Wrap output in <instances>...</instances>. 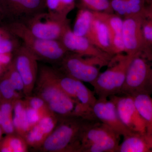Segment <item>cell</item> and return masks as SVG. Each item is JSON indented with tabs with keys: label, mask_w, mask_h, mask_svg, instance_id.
Instances as JSON below:
<instances>
[{
	"label": "cell",
	"mask_w": 152,
	"mask_h": 152,
	"mask_svg": "<svg viewBox=\"0 0 152 152\" xmlns=\"http://www.w3.org/2000/svg\"><path fill=\"white\" fill-rule=\"evenodd\" d=\"M93 121L74 115L58 117L56 127L38 149L42 152H80L82 133Z\"/></svg>",
	"instance_id": "cell-1"
},
{
	"label": "cell",
	"mask_w": 152,
	"mask_h": 152,
	"mask_svg": "<svg viewBox=\"0 0 152 152\" xmlns=\"http://www.w3.org/2000/svg\"><path fill=\"white\" fill-rule=\"evenodd\" d=\"M33 95L42 99L49 110L58 117L72 115L76 104L79 102L60 88L50 72L49 66L39 68Z\"/></svg>",
	"instance_id": "cell-2"
},
{
	"label": "cell",
	"mask_w": 152,
	"mask_h": 152,
	"mask_svg": "<svg viewBox=\"0 0 152 152\" xmlns=\"http://www.w3.org/2000/svg\"><path fill=\"white\" fill-rule=\"evenodd\" d=\"M39 60L60 64L69 51L60 40H47L35 36L20 21H12L5 26Z\"/></svg>",
	"instance_id": "cell-3"
},
{
	"label": "cell",
	"mask_w": 152,
	"mask_h": 152,
	"mask_svg": "<svg viewBox=\"0 0 152 152\" xmlns=\"http://www.w3.org/2000/svg\"><path fill=\"white\" fill-rule=\"evenodd\" d=\"M134 57L123 53L112 58L108 65V69L100 73L91 85L98 98H108L119 94L128 68Z\"/></svg>",
	"instance_id": "cell-4"
},
{
	"label": "cell",
	"mask_w": 152,
	"mask_h": 152,
	"mask_svg": "<svg viewBox=\"0 0 152 152\" xmlns=\"http://www.w3.org/2000/svg\"><path fill=\"white\" fill-rule=\"evenodd\" d=\"M120 137L99 121H93L82 133L80 152H118Z\"/></svg>",
	"instance_id": "cell-5"
},
{
	"label": "cell",
	"mask_w": 152,
	"mask_h": 152,
	"mask_svg": "<svg viewBox=\"0 0 152 152\" xmlns=\"http://www.w3.org/2000/svg\"><path fill=\"white\" fill-rule=\"evenodd\" d=\"M140 94H152V59L143 55L133 58L120 94L133 96Z\"/></svg>",
	"instance_id": "cell-6"
},
{
	"label": "cell",
	"mask_w": 152,
	"mask_h": 152,
	"mask_svg": "<svg viewBox=\"0 0 152 152\" xmlns=\"http://www.w3.org/2000/svg\"><path fill=\"white\" fill-rule=\"evenodd\" d=\"M109 62L98 57L85 56L69 52L60 64L61 70L68 75L91 85L100 73V69Z\"/></svg>",
	"instance_id": "cell-7"
},
{
	"label": "cell",
	"mask_w": 152,
	"mask_h": 152,
	"mask_svg": "<svg viewBox=\"0 0 152 152\" xmlns=\"http://www.w3.org/2000/svg\"><path fill=\"white\" fill-rule=\"evenodd\" d=\"M20 22L38 37L56 40H59L64 30L69 25L68 19L60 18L45 11Z\"/></svg>",
	"instance_id": "cell-8"
},
{
	"label": "cell",
	"mask_w": 152,
	"mask_h": 152,
	"mask_svg": "<svg viewBox=\"0 0 152 152\" xmlns=\"http://www.w3.org/2000/svg\"><path fill=\"white\" fill-rule=\"evenodd\" d=\"M143 18L130 17L124 19L123 36L125 53L134 56L143 55L152 59V48L147 43L142 31Z\"/></svg>",
	"instance_id": "cell-9"
},
{
	"label": "cell",
	"mask_w": 152,
	"mask_h": 152,
	"mask_svg": "<svg viewBox=\"0 0 152 152\" xmlns=\"http://www.w3.org/2000/svg\"><path fill=\"white\" fill-rule=\"evenodd\" d=\"M13 61L23 82L25 97L33 95L39 69L37 57L23 44L13 53Z\"/></svg>",
	"instance_id": "cell-10"
},
{
	"label": "cell",
	"mask_w": 152,
	"mask_h": 152,
	"mask_svg": "<svg viewBox=\"0 0 152 152\" xmlns=\"http://www.w3.org/2000/svg\"><path fill=\"white\" fill-rule=\"evenodd\" d=\"M115 104L120 119L126 127L133 132H147V125L139 113L132 96L118 95L108 98Z\"/></svg>",
	"instance_id": "cell-11"
},
{
	"label": "cell",
	"mask_w": 152,
	"mask_h": 152,
	"mask_svg": "<svg viewBox=\"0 0 152 152\" xmlns=\"http://www.w3.org/2000/svg\"><path fill=\"white\" fill-rule=\"evenodd\" d=\"M59 40L69 52L85 56L98 57L109 62L113 57L98 48L86 37L76 35L69 25L64 30Z\"/></svg>",
	"instance_id": "cell-12"
},
{
	"label": "cell",
	"mask_w": 152,
	"mask_h": 152,
	"mask_svg": "<svg viewBox=\"0 0 152 152\" xmlns=\"http://www.w3.org/2000/svg\"><path fill=\"white\" fill-rule=\"evenodd\" d=\"M92 110L98 121L110 128L120 136L123 137L132 132L122 122L115 105L109 98H98Z\"/></svg>",
	"instance_id": "cell-13"
},
{
	"label": "cell",
	"mask_w": 152,
	"mask_h": 152,
	"mask_svg": "<svg viewBox=\"0 0 152 152\" xmlns=\"http://www.w3.org/2000/svg\"><path fill=\"white\" fill-rule=\"evenodd\" d=\"M0 6L6 16L18 21H23L46 9L45 0H0Z\"/></svg>",
	"instance_id": "cell-14"
},
{
	"label": "cell",
	"mask_w": 152,
	"mask_h": 152,
	"mask_svg": "<svg viewBox=\"0 0 152 152\" xmlns=\"http://www.w3.org/2000/svg\"><path fill=\"white\" fill-rule=\"evenodd\" d=\"M94 14L105 24L108 29L112 55L125 53L123 36L124 19L114 13L94 12Z\"/></svg>",
	"instance_id": "cell-15"
},
{
	"label": "cell",
	"mask_w": 152,
	"mask_h": 152,
	"mask_svg": "<svg viewBox=\"0 0 152 152\" xmlns=\"http://www.w3.org/2000/svg\"><path fill=\"white\" fill-rule=\"evenodd\" d=\"M118 152H152V132H132L124 136Z\"/></svg>",
	"instance_id": "cell-16"
},
{
	"label": "cell",
	"mask_w": 152,
	"mask_h": 152,
	"mask_svg": "<svg viewBox=\"0 0 152 152\" xmlns=\"http://www.w3.org/2000/svg\"><path fill=\"white\" fill-rule=\"evenodd\" d=\"M94 15L91 25L86 37L98 48L114 56L112 54L108 29L102 20Z\"/></svg>",
	"instance_id": "cell-17"
},
{
	"label": "cell",
	"mask_w": 152,
	"mask_h": 152,
	"mask_svg": "<svg viewBox=\"0 0 152 152\" xmlns=\"http://www.w3.org/2000/svg\"><path fill=\"white\" fill-rule=\"evenodd\" d=\"M138 111L145 122L147 132H152V97L147 94H140L132 96Z\"/></svg>",
	"instance_id": "cell-18"
},
{
	"label": "cell",
	"mask_w": 152,
	"mask_h": 152,
	"mask_svg": "<svg viewBox=\"0 0 152 152\" xmlns=\"http://www.w3.org/2000/svg\"><path fill=\"white\" fill-rule=\"evenodd\" d=\"M13 124L16 133L24 138L31 129L27 117L26 104L21 99L14 102Z\"/></svg>",
	"instance_id": "cell-19"
},
{
	"label": "cell",
	"mask_w": 152,
	"mask_h": 152,
	"mask_svg": "<svg viewBox=\"0 0 152 152\" xmlns=\"http://www.w3.org/2000/svg\"><path fill=\"white\" fill-rule=\"evenodd\" d=\"M47 11L55 16L68 19L69 14L75 7V0H45Z\"/></svg>",
	"instance_id": "cell-20"
},
{
	"label": "cell",
	"mask_w": 152,
	"mask_h": 152,
	"mask_svg": "<svg viewBox=\"0 0 152 152\" xmlns=\"http://www.w3.org/2000/svg\"><path fill=\"white\" fill-rule=\"evenodd\" d=\"M94 17L93 11L80 7L72 29L74 34L77 36L86 37Z\"/></svg>",
	"instance_id": "cell-21"
},
{
	"label": "cell",
	"mask_w": 152,
	"mask_h": 152,
	"mask_svg": "<svg viewBox=\"0 0 152 152\" xmlns=\"http://www.w3.org/2000/svg\"><path fill=\"white\" fill-rule=\"evenodd\" d=\"M28 145L25 139L17 133L7 135L3 138L1 146V152H26Z\"/></svg>",
	"instance_id": "cell-22"
},
{
	"label": "cell",
	"mask_w": 152,
	"mask_h": 152,
	"mask_svg": "<svg viewBox=\"0 0 152 152\" xmlns=\"http://www.w3.org/2000/svg\"><path fill=\"white\" fill-rule=\"evenodd\" d=\"M19 38L5 27H0V53H12L21 45Z\"/></svg>",
	"instance_id": "cell-23"
},
{
	"label": "cell",
	"mask_w": 152,
	"mask_h": 152,
	"mask_svg": "<svg viewBox=\"0 0 152 152\" xmlns=\"http://www.w3.org/2000/svg\"><path fill=\"white\" fill-rule=\"evenodd\" d=\"M0 93L2 99L4 100L14 103L21 99L20 94L15 88L5 73L0 78Z\"/></svg>",
	"instance_id": "cell-24"
},
{
	"label": "cell",
	"mask_w": 152,
	"mask_h": 152,
	"mask_svg": "<svg viewBox=\"0 0 152 152\" xmlns=\"http://www.w3.org/2000/svg\"><path fill=\"white\" fill-rule=\"evenodd\" d=\"M80 7L95 12L113 13L110 0H80Z\"/></svg>",
	"instance_id": "cell-25"
},
{
	"label": "cell",
	"mask_w": 152,
	"mask_h": 152,
	"mask_svg": "<svg viewBox=\"0 0 152 152\" xmlns=\"http://www.w3.org/2000/svg\"><path fill=\"white\" fill-rule=\"evenodd\" d=\"M24 100L28 106L39 113L41 118L47 115L53 114L49 110L45 102L39 97L32 95L30 96L25 97Z\"/></svg>",
	"instance_id": "cell-26"
},
{
	"label": "cell",
	"mask_w": 152,
	"mask_h": 152,
	"mask_svg": "<svg viewBox=\"0 0 152 152\" xmlns=\"http://www.w3.org/2000/svg\"><path fill=\"white\" fill-rule=\"evenodd\" d=\"M5 74L7 76L11 83L17 91L20 92H22L23 94L24 88L23 82L21 77L16 69L13 60L9 66Z\"/></svg>",
	"instance_id": "cell-27"
},
{
	"label": "cell",
	"mask_w": 152,
	"mask_h": 152,
	"mask_svg": "<svg viewBox=\"0 0 152 152\" xmlns=\"http://www.w3.org/2000/svg\"><path fill=\"white\" fill-rule=\"evenodd\" d=\"M0 126L3 132L7 134L16 133L13 124V115H10L0 111Z\"/></svg>",
	"instance_id": "cell-28"
},
{
	"label": "cell",
	"mask_w": 152,
	"mask_h": 152,
	"mask_svg": "<svg viewBox=\"0 0 152 152\" xmlns=\"http://www.w3.org/2000/svg\"><path fill=\"white\" fill-rule=\"evenodd\" d=\"M142 31L145 40L149 45L152 48V23L148 17L142 18Z\"/></svg>",
	"instance_id": "cell-29"
},
{
	"label": "cell",
	"mask_w": 152,
	"mask_h": 152,
	"mask_svg": "<svg viewBox=\"0 0 152 152\" xmlns=\"http://www.w3.org/2000/svg\"><path fill=\"white\" fill-rule=\"evenodd\" d=\"M145 16L148 17L151 19L152 23V4H148L146 15Z\"/></svg>",
	"instance_id": "cell-30"
},
{
	"label": "cell",
	"mask_w": 152,
	"mask_h": 152,
	"mask_svg": "<svg viewBox=\"0 0 152 152\" xmlns=\"http://www.w3.org/2000/svg\"><path fill=\"white\" fill-rule=\"evenodd\" d=\"M8 67L3 65L0 63V78L2 77L3 75L5 73Z\"/></svg>",
	"instance_id": "cell-31"
},
{
	"label": "cell",
	"mask_w": 152,
	"mask_h": 152,
	"mask_svg": "<svg viewBox=\"0 0 152 152\" xmlns=\"http://www.w3.org/2000/svg\"><path fill=\"white\" fill-rule=\"evenodd\" d=\"M6 14L4 12L3 10V9L0 6V21L4 18V17L6 16Z\"/></svg>",
	"instance_id": "cell-32"
},
{
	"label": "cell",
	"mask_w": 152,
	"mask_h": 152,
	"mask_svg": "<svg viewBox=\"0 0 152 152\" xmlns=\"http://www.w3.org/2000/svg\"><path fill=\"white\" fill-rule=\"evenodd\" d=\"M3 131L2 130L0 126V146H1V142L2 140V134Z\"/></svg>",
	"instance_id": "cell-33"
},
{
	"label": "cell",
	"mask_w": 152,
	"mask_h": 152,
	"mask_svg": "<svg viewBox=\"0 0 152 152\" xmlns=\"http://www.w3.org/2000/svg\"><path fill=\"white\" fill-rule=\"evenodd\" d=\"M148 4H152V0H147Z\"/></svg>",
	"instance_id": "cell-34"
},
{
	"label": "cell",
	"mask_w": 152,
	"mask_h": 152,
	"mask_svg": "<svg viewBox=\"0 0 152 152\" xmlns=\"http://www.w3.org/2000/svg\"><path fill=\"white\" fill-rule=\"evenodd\" d=\"M2 99L1 96V93H0V102H1V100Z\"/></svg>",
	"instance_id": "cell-35"
}]
</instances>
